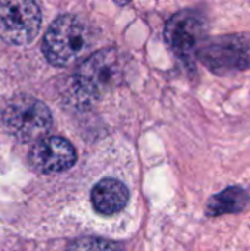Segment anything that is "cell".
<instances>
[{"mask_svg": "<svg viewBox=\"0 0 250 251\" xmlns=\"http://www.w3.org/2000/svg\"><path fill=\"white\" fill-rule=\"evenodd\" d=\"M90 26L75 15H62L43 38V53L53 66L65 68L84 56L91 44Z\"/></svg>", "mask_w": 250, "mask_h": 251, "instance_id": "obj_1", "label": "cell"}, {"mask_svg": "<svg viewBox=\"0 0 250 251\" xmlns=\"http://www.w3.org/2000/svg\"><path fill=\"white\" fill-rule=\"evenodd\" d=\"M122 63L118 50L102 49L88 56L72 78V91L84 103L100 99L121 79Z\"/></svg>", "mask_w": 250, "mask_h": 251, "instance_id": "obj_2", "label": "cell"}, {"mask_svg": "<svg viewBox=\"0 0 250 251\" xmlns=\"http://www.w3.org/2000/svg\"><path fill=\"white\" fill-rule=\"evenodd\" d=\"M1 122L4 129L21 143L40 141L53 124L49 107L28 94H18L6 103Z\"/></svg>", "mask_w": 250, "mask_h": 251, "instance_id": "obj_3", "label": "cell"}, {"mask_svg": "<svg viewBox=\"0 0 250 251\" xmlns=\"http://www.w3.org/2000/svg\"><path fill=\"white\" fill-rule=\"evenodd\" d=\"M165 41L180 60L193 66L208 41V24L194 10L178 12L167 22Z\"/></svg>", "mask_w": 250, "mask_h": 251, "instance_id": "obj_4", "label": "cell"}, {"mask_svg": "<svg viewBox=\"0 0 250 251\" xmlns=\"http://www.w3.org/2000/svg\"><path fill=\"white\" fill-rule=\"evenodd\" d=\"M199 60L217 75H230L250 69V32L220 35L208 40Z\"/></svg>", "mask_w": 250, "mask_h": 251, "instance_id": "obj_5", "label": "cell"}, {"mask_svg": "<svg viewBox=\"0 0 250 251\" xmlns=\"http://www.w3.org/2000/svg\"><path fill=\"white\" fill-rule=\"evenodd\" d=\"M41 12L34 1H0V38L12 46L29 44L38 34Z\"/></svg>", "mask_w": 250, "mask_h": 251, "instance_id": "obj_6", "label": "cell"}, {"mask_svg": "<svg viewBox=\"0 0 250 251\" xmlns=\"http://www.w3.org/2000/svg\"><path fill=\"white\" fill-rule=\"evenodd\" d=\"M28 162L38 174H59L71 169L77 162L74 146L62 137H44L34 143Z\"/></svg>", "mask_w": 250, "mask_h": 251, "instance_id": "obj_7", "label": "cell"}, {"mask_svg": "<svg viewBox=\"0 0 250 251\" xmlns=\"http://www.w3.org/2000/svg\"><path fill=\"white\" fill-rule=\"evenodd\" d=\"M130 200L128 188L118 179L105 178L99 181L91 191V203L100 215H115L121 212Z\"/></svg>", "mask_w": 250, "mask_h": 251, "instance_id": "obj_8", "label": "cell"}, {"mask_svg": "<svg viewBox=\"0 0 250 251\" xmlns=\"http://www.w3.org/2000/svg\"><path fill=\"white\" fill-rule=\"evenodd\" d=\"M250 201L249 193L242 187H230L212 196L206 206V215L217 218L228 213H239L248 207Z\"/></svg>", "mask_w": 250, "mask_h": 251, "instance_id": "obj_9", "label": "cell"}, {"mask_svg": "<svg viewBox=\"0 0 250 251\" xmlns=\"http://www.w3.org/2000/svg\"><path fill=\"white\" fill-rule=\"evenodd\" d=\"M68 251H122V247L111 240L99 237H81L71 243Z\"/></svg>", "mask_w": 250, "mask_h": 251, "instance_id": "obj_10", "label": "cell"}]
</instances>
